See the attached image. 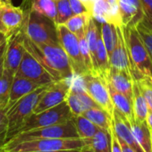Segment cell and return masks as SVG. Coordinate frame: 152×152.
I'll return each mask as SVG.
<instances>
[{
	"mask_svg": "<svg viewBox=\"0 0 152 152\" xmlns=\"http://www.w3.org/2000/svg\"><path fill=\"white\" fill-rule=\"evenodd\" d=\"M23 45L50 72L56 81L72 79L75 76L68 56L60 44L35 43L23 32Z\"/></svg>",
	"mask_w": 152,
	"mask_h": 152,
	"instance_id": "obj_1",
	"label": "cell"
},
{
	"mask_svg": "<svg viewBox=\"0 0 152 152\" xmlns=\"http://www.w3.org/2000/svg\"><path fill=\"white\" fill-rule=\"evenodd\" d=\"M128 52L132 76L138 81L144 76L152 78V61L135 26H122Z\"/></svg>",
	"mask_w": 152,
	"mask_h": 152,
	"instance_id": "obj_2",
	"label": "cell"
},
{
	"mask_svg": "<svg viewBox=\"0 0 152 152\" xmlns=\"http://www.w3.org/2000/svg\"><path fill=\"white\" fill-rule=\"evenodd\" d=\"M21 6L26 13L25 23L22 29L24 34L35 43L59 44L55 22L40 14L31 11L24 2Z\"/></svg>",
	"mask_w": 152,
	"mask_h": 152,
	"instance_id": "obj_3",
	"label": "cell"
},
{
	"mask_svg": "<svg viewBox=\"0 0 152 152\" xmlns=\"http://www.w3.org/2000/svg\"><path fill=\"white\" fill-rule=\"evenodd\" d=\"M50 85V84H49ZM49 85L42 86L15 102L7 112L8 121V140L22 129L26 120L34 113V109ZM7 140V141H8Z\"/></svg>",
	"mask_w": 152,
	"mask_h": 152,
	"instance_id": "obj_4",
	"label": "cell"
},
{
	"mask_svg": "<svg viewBox=\"0 0 152 152\" xmlns=\"http://www.w3.org/2000/svg\"><path fill=\"white\" fill-rule=\"evenodd\" d=\"M59 138H80L77 133V131H76L72 119L64 124L42 127L18 133L6 143V145L3 148V150H7L15 146L16 144L23 141Z\"/></svg>",
	"mask_w": 152,
	"mask_h": 152,
	"instance_id": "obj_5",
	"label": "cell"
},
{
	"mask_svg": "<svg viewBox=\"0 0 152 152\" xmlns=\"http://www.w3.org/2000/svg\"><path fill=\"white\" fill-rule=\"evenodd\" d=\"M86 141L81 138H59V139H41L23 141L15 146L4 150L6 152H31V151H50L82 149L86 145Z\"/></svg>",
	"mask_w": 152,
	"mask_h": 152,
	"instance_id": "obj_6",
	"label": "cell"
},
{
	"mask_svg": "<svg viewBox=\"0 0 152 152\" xmlns=\"http://www.w3.org/2000/svg\"><path fill=\"white\" fill-rule=\"evenodd\" d=\"M72 116L73 115L69 107V105L66 101H64L61 104L46 109L42 112L33 113L26 120L25 124L18 133L42 127L64 124L70 121Z\"/></svg>",
	"mask_w": 152,
	"mask_h": 152,
	"instance_id": "obj_7",
	"label": "cell"
},
{
	"mask_svg": "<svg viewBox=\"0 0 152 152\" xmlns=\"http://www.w3.org/2000/svg\"><path fill=\"white\" fill-rule=\"evenodd\" d=\"M58 41L65 51L73 73L77 77L90 73L82 55L79 39L64 24L56 25Z\"/></svg>",
	"mask_w": 152,
	"mask_h": 152,
	"instance_id": "obj_8",
	"label": "cell"
},
{
	"mask_svg": "<svg viewBox=\"0 0 152 152\" xmlns=\"http://www.w3.org/2000/svg\"><path fill=\"white\" fill-rule=\"evenodd\" d=\"M82 86L86 92L110 115L113 116L114 104L109 93L107 82L102 76L87 73L80 77Z\"/></svg>",
	"mask_w": 152,
	"mask_h": 152,
	"instance_id": "obj_9",
	"label": "cell"
},
{
	"mask_svg": "<svg viewBox=\"0 0 152 152\" xmlns=\"http://www.w3.org/2000/svg\"><path fill=\"white\" fill-rule=\"evenodd\" d=\"M16 73L39 84L40 86L49 85L56 82V79L50 72L26 48Z\"/></svg>",
	"mask_w": 152,
	"mask_h": 152,
	"instance_id": "obj_10",
	"label": "cell"
},
{
	"mask_svg": "<svg viewBox=\"0 0 152 152\" xmlns=\"http://www.w3.org/2000/svg\"><path fill=\"white\" fill-rule=\"evenodd\" d=\"M72 79H61L50 84L44 91L34 109V113L42 112L65 101L72 88Z\"/></svg>",
	"mask_w": 152,
	"mask_h": 152,
	"instance_id": "obj_11",
	"label": "cell"
},
{
	"mask_svg": "<svg viewBox=\"0 0 152 152\" xmlns=\"http://www.w3.org/2000/svg\"><path fill=\"white\" fill-rule=\"evenodd\" d=\"M0 4L2 23L7 30V36L9 37L23 28L26 13L22 6L15 7L12 0H0Z\"/></svg>",
	"mask_w": 152,
	"mask_h": 152,
	"instance_id": "obj_12",
	"label": "cell"
},
{
	"mask_svg": "<svg viewBox=\"0 0 152 152\" xmlns=\"http://www.w3.org/2000/svg\"><path fill=\"white\" fill-rule=\"evenodd\" d=\"M24 52L25 47L23 45V31L21 30L8 37L7 47L4 56L5 69L15 74L22 63Z\"/></svg>",
	"mask_w": 152,
	"mask_h": 152,
	"instance_id": "obj_13",
	"label": "cell"
},
{
	"mask_svg": "<svg viewBox=\"0 0 152 152\" xmlns=\"http://www.w3.org/2000/svg\"><path fill=\"white\" fill-rule=\"evenodd\" d=\"M73 115H83L86 110L93 107H101L81 86L76 83L72 84V88L65 100Z\"/></svg>",
	"mask_w": 152,
	"mask_h": 152,
	"instance_id": "obj_14",
	"label": "cell"
},
{
	"mask_svg": "<svg viewBox=\"0 0 152 152\" xmlns=\"http://www.w3.org/2000/svg\"><path fill=\"white\" fill-rule=\"evenodd\" d=\"M112 129L115 135L126 142L134 152H145L134 137L131 128V124L128 119L115 108L113 113Z\"/></svg>",
	"mask_w": 152,
	"mask_h": 152,
	"instance_id": "obj_15",
	"label": "cell"
},
{
	"mask_svg": "<svg viewBox=\"0 0 152 152\" xmlns=\"http://www.w3.org/2000/svg\"><path fill=\"white\" fill-rule=\"evenodd\" d=\"M92 17L99 23H109L116 26L123 25L118 2L110 4L107 0H96L93 7Z\"/></svg>",
	"mask_w": 152,
	"mask_h": 152,
	"instance_id": "obj_16",
	"label": "cell"
},
{
	"mask_svg": "<svg viewBox=\"0 0 152 152\" xmlns=\"http://www.w3.org/2000/svg\"><path fill=\"white\" fill-rule=\"evenodd\" d=\"M124 26H137L144 19L140 0H117Z\"/></svg>",
	"mask_w": 152,
	"mask_h": 152,
	"instance_id": "obj_17",
	"label": "cell"
},
{
	"mask_svg": "<svg viewBox=\"0 0 152 152\" xmlns=\"http://www.w3.org/2000/svg\"><path fill=\"white\" fill-rule=\"evenodd\" d=\"M122 26L119 25L116 26L118 37H117V42L115 44V47L109 57L110 65L119 70L126 71L127 72L132 74L128 52L126 48V44H125V39H124Z\"/></svg>",
	"mask_w": 152,
	"mask_h": 152,
	"instance_id": "obj_18",
	"label": "cell"
},
{
	"mask_svg": "<svg viewBox=\"0 0 152 152\" xmlns=\"http://www.w3.org/2000/svg\"><path fill=\"white\" fill-rule=\"evenodd\" d=\"M107 82L110 83L117 91L123 93L132 100L133 78L131 73L111 66Z\"/></svg>",
	"mask_w": 152,
	"mask_h": 152,
	"instance_id": "obj_19",
	"label": "cell"
},
{
	"mask_svg": "<svg viewBox=\"0 0 152 152\" xmlns=\"http://www.w3.org/2000/svg\"><path fill=\"white\" fill-rule=\"evenodd\" d=\"M39 84L23 77L22 75H19L15 73L14 82L12 84L11 93H10V99H9V104L7 110L20 99L23 98L24 96L31 93L32 91H36L37 89L40 88Z\"/></svg>",
	"mask_w": 152,
	"mask_h": 152,
	"instance_id": "obj_20",
	"label": "cell"
},
{
	"mask_svg": "<svg viewBox=\"0 0 152 152\" xmlns=\"http://www.w3.org/2000/svg\"><path fill=\"white\" fill-rule=\"evenodd\" d=\"M109 93L112 99V102L115 109L120 111L131 123L135 120L134 110H133V102L132 99L127 98L123 93L117 91L110 83H107Z\"/></svg>",
	"mask_w": 152,
	"mask_h": 152,
	"instance_id": "obj_21",
	"label": "cell"
},
{
	"mask_svg": "<svg viewBox=\"0 0 152 152\" xmlns=\"http://www.w3.org/2000/svg\"><path fill=\"white\" fill-rule=\"evenodd\" d=\"M131 128L138 143L145 152H152L151 130L146 121L134 120L130 123Z\"/></svg>",
	"mask_w": 152,
	"mask_h": 152,
	"instance_id": "obj_22",
	"label": "cell"
},
{
	"mask_svg": "<svg viewBox=\"0 0 152 152\" xmlns=\"http://www.w3.org/2000/svg\"><path fill=\"white\" fill-rule=\"evenodd\" d=\"M85 141L87 144H90L96 152H112V128L110 130L99 128L91 139Z\"/></svg>",
	"mask_w": 152,
	"mask_h": 152,
	"instance_id": "obj_23",
	"label": "cell"
},
{
	"mask_svg": "<svg viewBox=\"0 0 152 152\" xmlns=\"http://www.w3.org/2000/svg\"><path fill=\"white\" fill-rule=\"evenodd\" d=\"M31 11L40 14L52 21L56 19V3L54 0H23Z\"/></svg>",
	"mask_w": 152,
	"mask_h": 152,
	"instance_id": "obj_24",
	"label": "cell"
},
{
	"mask_svg": "<svg viewBox=\"0 0 152 152\" xmlns=\"http://www.w3.org/2000/svg\"><path fill=\"white\" fill-rule=\"evenodd\" d=\"M110 60L107 50L104 44L102 36H101V30L99 33L98 38V48H97V71L99 76L106 80L108 78V74L110 72Z\"/></svg>",
	"mask_w": 152,
	"mask_h": 152,
	"instance_id": "obj_25",
	"label": "cell"
},
{
	"mask_svg": "<svg viewBox=\"0 0 152 152\" xmlns=\"http://www.w3.org/2000/svg\"><path fill=\"white\" fill-rule=\"evenodd\" d=\"M132 102H133V110L135 119L139 121H146L148 114V103L142 95L140 89L137 81L133 80V88H132Z\"/></svg>",
	"mask_w": 152,
	"mask_h": 152,
	"instance_id": "obj_26",
	"label": "cell"
},
{
	"mask_svg": "<svg viewBox=\"0 0 152 152\" xmlns=\"http://www.w3.org/2000/svg\"><path fill=\"white\" fill-rule=\"evenodd\" d=\"M72 119L74 123L79 137L84 140L91 139L99 129V126H97L95 124H93L91 120H89L83 115H73Z\"/></svg>",
	"mask_w": 152,
	"mask_h": 152,
	"instance_id": "obj_27",
	"label": "cell"
},
{
	"mask_svg": "<svg viewBox=\"0 0 152 152\" xmlns=\"http://www.w3.org/2000/svg\"><path fill=\"white\" fill-rule=\"evenodd\" d=\"M83 115L87 117L89 120H91L93 124H95L101 129L110 130L112 128L113 116L110 115L102 107H93L88 109L83 114Z\"/></svg>",
	"mask_w": 152,
	"mask_h": 152,
	"instance_id": "obj_28",
	"label": "cell"
},
{
	"mask_svg": "<svg viewBox=\"0 0 152 152\" xmlns=\"http://www.w3.org/2000/svg\"><path fill=\"white\" fill-rule=\"evenodd\" d=\"M15 73L4 69L2 75L0 76V107L7 111L12 84L15 78Z\"/></svg>",
	"mask_w": 152,
	"mask_h": 152,
	"instance_id": "obj_29",
	"label": "cell"
},
{
	"mask_svg": "<svg viewBox=\"0 0 152 152\" xmlns=\"http://www.w3.org/2000/svg\"><path fill=\"white\" fill-rule=\"evenodd\" d=\"M100 29L98 26L97 21L91 16L88 24V28L86 31V40L89 46V49L91 52V59L93 62V65L97 71V48H98V38ZM98 72V71H97ZM99 74V73H98Z\"/></svg>",
	"mask_w": 152,
	"mask_h": 152,
	"instance_id": "obj_30",
	"label": "cell"
},
{
	"mask_svg": "<svg viewBox=\"0 0 152 152\" xmlns=\"http://www.w3.org/2000/svg\"><path fill=\"white\" fill-rule=\"evenodd\" d=\"M91 16L92 15L90 14L76 15L71 17L64 23V25L70 30V31L75 34L78 39H80L86 35V31H87L88 24Z\"/></svg>",
	"mask_w": 152,
	"mask_h": 152,
	"instance_id": "obj_31",
	"label": "cell"
},
{
	"mask_svg": "<svg viewBox=\"0 0 152 152\" xmlns=\"http://www.w3.org/2000/svg\"><path fill=\"white\" fill-rule=\"evenodd\" d=\"M100 30H101V36L107 50L108 56L110 57L115 44L117 42V30L116 25L109 23H100Z\"/></svg>",
	"mask_w": 152,
	"mask_h": 152,
	"instance_id": "obj_32",
	"label": "cell"
},
{
	"mask_svg": "<svg viewBox=\"0 0 152 152\" xmlns=\"http://www.w3.org/2000/svg\"><path fill=\"white\" fill-rule=\"evenodd\" d=\"M56 3V25L64 24L71 17H72L73 12L71 7V4L69 0H58Z\"/></svg>",
	"mask_w": 152,
	"mask_h": 152,
	"instance_id": "obj_33",
	"label": "cell"
},
{
	"mask_svg": "<svg viewBox=\"0 0 152 152\" xmlns=\"http://www.w3.org/2000/svg\"><path fill=\"white\" fill-rule=\"evenodd\" d=\"M139 87L142 95L144 96L148 106V110L152 111V78L144 76L143 78L137 81Z\"/></svg>",
	"mask_w": 152,
	"mask_h": 152,
	"instance_id": "obj_34",
	"label": "cell"
},
{
	"mask_svg": "<svg viewBox=\"0 0 152 152\" xmlns=\"http://www.w3.org/2000/svg\"><path fill=\"white\" fill-rule=\"evenodd\" d=\"M7 110L0 107V151L8 140V121Z\"/></svg>",
	"mask_w": 152,
	"mask_h": 152,
	"instance_id": "obj_35",
	"label": "cell"
},
{
	"mask_svg": "<svg viewBox=\"0 0 152 152\" xmlns=\"http://www.w3.org/2000/svg\"><path fill=\"white\" fill-rule=\"evenodd\" d=\"M137 30L148 49V52L150 56L152 61V29L148 27L142 22H140L137 26Z\"/></svg>",
	"mask_w": 152,
	"mask_h": 152,
	"instance_id": "obj_36",
	"label": "cell"
},
{
	"mask_svg": "<svg viewBox=\"0 0 152 152\" xmlns=\"http://www.w3.org/2000/svg\"><path fill=\"white\" fill-rule=\"evenodd\" d=\"M144 19L142 23L152 29V0H140Z\"/></svg>",
	"mask_w": 152,
	"mask_h": 152,
	"instance_id": "obj_37",
	"label": "cell"
},
{
	"mask_svg": "<svg viewBox=\"0 0 152 152\" xmlns=\"http://www.w3.org/2000/svg\"><path fill=\"white\" fill-rule=\"evenodd\" d=\"M70 4H71V7L72 9L73 15H81V14H90L89 10L87 9V7L84 6V4L81 1V0H69Z\"/></svg>",
	"mask_w": 152,
	"mask_h": 152,
	"instance_id": "obj_38",
	"label": "cell"
},
{
	"mask_svg": "<svg viewBox=\"0 0 152 152\" xmlns=\"http://www.w3.org/2000/svg\"><path fill=\"white\" fill-rule=\"evenodd\" d=\"M112 134H113V145H112V152H123L121 145L119 143V140L115 133V132L112 129Z\"/></svg>",
	"mask_w": 152,
	"mask_h": 152,
	"instance_id": "obj_39",
	"label": "cell"
},
{
	"mask_svg": "<svg viewBox=\"0 0 152 152\" xmlns=\"http://www.w3.org/2000/svg\"><path fill=\"white\" fill-rule=\"evenodd\" d=\"M81 1L84 4V6L87 7V9L89 10V12L91 13V15H92V12H93V7H94V4L96 0H81Z\"/></svg>",
	"mask_w": 152,
	"mask_h": 152,
	"instance_id": "obj_40",
	"label": "cell"
},
{
	"mask_svg": "<svg viewBox=\"0 0 152 152\" xmlns=\"http://www.w3.org/2000/svg\"><path fill=\"white\" fill-rule=\"evenodd\" d=\"M116 137H117V136H116ZM117 139H118V140H119V143H120V145H121V148H122L123 152H134V151L130 148V146H129L126 142H124L122 139H120L119 137H117Z\"/></svg>",
	"mask_w": 152,
	"mask_h": 152,
	"instance_id": "obj_41",
	"label": "cell"
},
{
	"mask_svg": "<svg viewBox=\"0 0 152 152\" xmlns=\"http://www.w3.org/2000/svg\"><path fill=\"white\" fill-rule=\"evenodd\" d=\"M31 152H81V149H66V150H50V151H31Z\"/></svg>",
	"mask_w": 152,
	"mask_h": 152,
	"instance_id": "obj_42",
	"label": "cell"
},
{
	"mask_svg": "<svg viewBox=\"0 0 152 152\" xmlns=\"http://www.w3.org/2000/svg\"><path fill=\"white\" fill-rule=\"evenodd\" d=\"M146 122H147L148 127L150 128V130H152V111H148V114Z\"/></svg>",
	"mask_w": 152,
	"mask_h": 152,
	"instance_id": "obj_43",
	"label": "cell"
},
{
	"mask_svg": "<svg viewBox=\"0 0 152 152\" xmlns=\"http://www.w3.org/2000/svg\"><path fill=\"white\" fill-rule=\"evenodd\" d=\"M8 39V37L6 33L0 31V46H1L2 44H4L5 42H7Z\"/></svg>",
	"mask_w": 152,
	"mask_h": 152,
	"instance_id": "obj_44",
	"label": "cell"
},
{
	"mask_svg": "<svg viewBox=\"0 0 152 152\" xmlns=\"http://www.w3.org/2000/svg\"><path fill=\"white\" fill-rule=\"evenodd\" d=\"M81 152H96V151L91 148V146L90 144H86L84 147L82 148Z\"/></svg>",
	"mask_w": 152,
	"mask_h": 152,
	"instance_id": "obj_45",
	"label": "cell"
},
{
	"mask_svg": "<svg viewBox=\"0 0 152 152\" xmlns=\"http://www.w3.org/2000/svg\"><path fill=\"white\" fill-rule=\"evenodd\" d=\"M7 41L0 46V58H1L2 56H4L6 50H7Z\"/></svg>",
	"mask_w": 152,
	"mask_h": 152,
	"instance_id": "obj_46",
	"label": "cell"
},
{
	"mask_svg": "<svg viewBox=\"0 0 152 152\" xmlns=\"http://www.w3.org/2000/svg\"><path fill=\"white\" fill-rule=\"evenodd\" d=\"M0 31H2L4 33H6L7 35V30L2 23V17H1V4H0ZM8 37V36H7Z\"/></svg>",
	"mask_w": 152,
	"mask_h": 152,
	"instance_id": "obj_47",
	"label": "cell"
},
{
	"mask_svg": "<svg viewBox=\"0 0 152 152\" xmlns=\"http://www.w3.org/2000/svg\"><path fill=\"white\" fill-rule=\"evenodd\" d=\"M5 56V55H4ZM5 56H2L1 58H0V76L2 75L3 72H4V69H5Z\"/></svg>",
	"mask_w": 152,
	"mask_h": 152,
	"instance_id": "obj_48",
	"label": "cell"
},
{
	"mask_svg": "<svg viewBox=\"0 0 152 152\" xmlns=\"http://www.w3.org/2000/svg\"><path fill=\"white\" fill-rule=\"evenodd\" d=\"M107 1H108L110 4H115V3H117V0H107Z\"/></svg>",
	"mask_w": 152,
	"mask_h": 152,
	"instance_id": "obj_49",
	"label": "cell"
},
{
	"mask_svg": "<svg viewBox=\"0 0 152 152\" xmlns=\"http://www.w3.org/2000/svg\"><path fill=\"white\" fill-rule=\"evenodd\" d=\"M151 138H152V130H151Z\"/></svg>",
	"mask_w": 152,
	"mask_h": 152,
	"instance_id": "obj_50",
	"label": "cell"
},
{
	"mask_svg": "<svg viewBox=\"0 0 152 152\" xmlns=\"http://www.w3.org/2000/svg\"><path fill=\"white\" fill-rule=\"evenodd\" d=\"M54 1H56H56H58V0H54Z\"/></svg>",
	"mask_w": 152,
	"mask_h": 152,
	"instance_id": "obj_51",
	"label": "cell"
},
{
	"mask_svg": "<svg viewBox=\"0 0 152 152\" xmlns=\"http://www.w3.org/2000/svg\"><path fill=\"white\" fill-rule=\"evenodd\" d=\"M0 152H6V151H4V150H3V151H0Z\"/></svg>",
	"mask_w": 152,
	"mask_h": 152,
	"instance_id": "obj_52",
	"label": "cell"
}]
</instances>
